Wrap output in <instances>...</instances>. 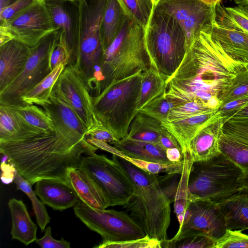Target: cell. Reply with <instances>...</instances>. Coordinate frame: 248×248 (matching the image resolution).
<instances>
[{
	"instance_id": "obj_48",
	"label": "cell",
	"mask_w": 248,
	"mask_h": 248,
	"mask_svg": "<svg viewBox=\"0 0 248 248\" xmlns=\"http://www.w3.org/2000/svg\"><path fill=\"white\" fill-rule=\"evenodd\" d=\"M44 235L36 240V243L42 248H70V243L63 237L60 240L54 239L51 235L50 226L46 228Z\"/></svg>"
},
{
	"instance_id": "obj_21",
	"label": "cell",
	"mask_w": 248,
	"mask_h": 248,
	"mask_svg": "<svg viewBox=\"0 0 248 248\" xmlns=\"http://www.w3.org/2000/svg\"><path fill=\"white\" fill-rule=\"evenodd\" d=\"M51 103L41 107L52 119L55 127L81 138H86L87 129L75 111L61 97L52 92Z\"/></svg>"
},
{
	"instance_id": "obj_3",
	"label": "cell",
	"mask_w": 248,
	"mask_h": 248,
	"mask_svg": "<svg viewBox=\"0 0 248 248\" xmlns=\"http://www.w3.org/2000/svg\"><path fill=\"white\" fill-rule=\"evenodd\" d=\"M119 160L134 182V194L124 206L146 235L163 241L168 239L170 201L160 187L157 175L148 173L129 161Z\"/></svg>"
},
{
	"instance_id": "obj_11",
	"label": "cell",
	"mask_w": 248,
	"mask_h": 248,
	"mask_svg": "<svg viewBox=\"0 0 248 248\" xmlns=\"http://www.w3.org/2000/svg\"><path fill=\"white\" fill-rule=\"evenodd\" d=\"M74 211L89 229L101 235L102 242L131 240L146 235L141 227L125 212L95 208L79 199L74 206Z\"/></svg>"
},
{
	"instance_id": "obj_52",
	"label": "cell",
	"mask_w": 248,
	"mask_h": 248,
	"mask_svg": "<svg viewBox=\"0 0 248 248\" xmlns=\"http://www.w3.org/2000/svg\"><path fill=\"white\" fill-rule=\"evenodd\" d=\"M166 154L168 159L171 163H179L184 159V154L181 149L169 148L166 150Z\"/></svg>"
},
{
	"instance_id": "obj_43",
	"label": "cell",
	"mask_w": 248,
	"mask_h": 248,
	"mask_svg": "<svg viewBox=\"0 0 248 248\" xmlns=\"http://www.w3.org/2000/svg\"><path fill=\"white\" fill-rule=\"evenodd\" d=\"M248 248V235L240 230L227 229L225 233L216 241L214 248Z\"/></svg>"
},
{
	"instance_id": "obj_51",
	"label": "cell",
	"mask_w": 248,
	"mask_h": 248,
	"mask_svg": "<svg viewBox=\"0 0 248 248\" xmlns=\"http://www.w3.org/2000/svg\"><path fill=\"white\" fill-rule=\"evenodd\" d=\"M157 144L165 150L172 148H177L182 150L177 140L169 132L160 137Z\"/></svg>"
},
{
	"instance_id": "obj_17",
	"label": "cell",
	"mask_w": 248,
	"mask_h": 248,
	"mask_svg": "<svg viewBox=\"0 0 248 248\" xmlns=\"http://www.w3.org/2000/svg\"><path fill=\"white\" fill-rule=\"evenodd\" d=\"M52 93L66 102L88 130L102 124L95 114L92 97L88 88L73 67H65L54 86Z\"/></svg>"
},
{
	"instance_id": "obj_27",
	"label": "cell",
	"mask_w": 248,
	"mask_h": 248,
	"mask_svg": "<svg viewBox=\"0 0 248 248\" xmlns=\"http://www.w3.org/2000/svg\"><path fill=\"white\" fill-rule=\"evenodd\" d=\"M217 204L227 229H248V194L238 193Z\"/></svg>"
},
{
	"instance_id": "obj_34",
	"label": "cell",
	"mask_w": 248,
	"mask_h": 248,
	"mask_svg": "<svg viewBox=\"0 0 248 248\" xmlns=\"http://www.w3.org/2000/svg\"><path fill=\"white\" fill-rule=\"evenodd\" d=\"M193 161L187 152L184 153V166L174 201V212L179 227L182 225L185 211L189 203L188 183Z\"/></svg>"
},
{
	"instance_id": "obj_22",
	"label": "cell",
	"mask_w": 248,
	"mask_h": 248,
	"mask_svg": "<svg viewBox=\"0 0 248 248\" xmlns=\"http://www.w3.org/2000/svg\"><path fill=\"white\" fill-rule=\"evenodd\" d=\"M70 186L78 198L91 207L104 209L109 202L93 179L82 169L70 168L67 172Z\"/></svg>"
},
{
	"instance_id": "obj_4",
	"label": "cell",
	"mask_w": 248,
	"mask_h": 248,
	"mask_svg": "<svg viewBox=\"0 0 248 248\" xmlns=\"http://www.w3.org/2000/svg\"><path fill=\"white\" fill-rule=\"evenodd\" d=\"M151 67L145 29L125 16L120 32L104 51L102 93L111 83Z\"/></svg>"
},
{
	"instance_id": "obj_54",
	"label": "cell",
	"mask_w": 248,
	"mask_h": 248,
	"mask_svg": "<svg viewBox=\"0 0 248 248\" xmlns=\"http://www.w3.org/2000/svg\"><path fill=\"white\" fill-rule=\"evenodd\" d=\"M16 0H0V10L12 4Z\"/></svg>"
},
{
	"instance_id": "obj_55",
	"label": "cell",
	"mask_w": 248,
	"mask_h": 248,
	"mask_svg": "<svg viewBox=\"0 0 248 248\" xmlns=\"http://www.w3.org/2000/svg\"><path fill=\"white\" fill-rule=\"evenodd\" d=\"M207 4L215 6L217 3L221 2V0H202Z\"/></svg>"
},
{
	"instance_id": "obj_26",
	"label": "cell",
	"mask_w": 248,
	"mask_h": 248,
	"mask_svg": "<svg viewBox=\"0 0 248 248\" xmlns=\"http://www.w3.org/2000/svg\"><path fill=\"white\" fill-rule=\"evenodd\" d=\"M220 148L221 153L242 170L239 193L248 194V141L223 132Z\"/></svg>"
},
{
	"instance_id": "obj_49",
	"label": "cell",
	"mask_w": 248,
	"mask_h": 248,
	"mask_svg": "<svg viewBox=\"0 0 248 248\" xmlns=\"http://www.w3.org/2000/svg\"><path fill=\"white\" fill-rule=\"evenodd\" d=\"M86 136L89 138L97 140L114 145L119 140L103 124L96 125L88 130Z\"/></svg>"
},
{
	"instance_id": "obj_39",
	"label": "cell",
	"mask_w": 248,
	"mask_h": 248,
	"mask_svg": "<svg viewBox=\"0 0 248 248\" xmlns=\"http://www.w3.org/2000/svg\"><path fill=\"white\" fill-rule=\"evenodd\" d=\"M216 240L201 233L161 242L162 248H214Z\"/></svg>"
},
{
	"instance_id": "obj_15",
	"label": "cell",
	"mask_w": 248,
	"mask_h": 248,
	"mask_svg": "<svg viewBox=\"0 0 248 248\" xmlns=\"http://www.w3.org/2000/svg\"><path fill=\"white\" fill-rule=\"evenodd\" d=\"M226 230L225 221L217 203L208 200H193L189 201L182 225L172 239L203 233L216 240Z\"/></svg>"
},
{
	"instance_id": "obj_46",
	"label": "cell",
	"mask_w": 248,
	"mask_h": 248,
	"mask_svg": "<svg viewBox=\"0 0 248 248\" xmlns=\"http://www.w3.org/2000/svg\"><path fill=\"white\" fill-rule=\"evenodd\" d=\"M179 174H181L166 173V175L163 176L157 174L160 187L171 203L174 201L179 181V180H177V177Z\"/></svg>"
},
{
	"instance_id": "obj_50",
	"label": "cell",
	"mask_w": 248,
	"mask_h": 248,
	"mask_svg": "<svg viewBox=\"0 0 248 248\" xmlns=\"http://www.w3.org/2000/svg\"><path fill=\"white\" fill-rule=\"evenodd\" d=\"M50 66L53 71L62 63L68 64V60L65 49L62 45L58 43L52 51L50 56Z\"/></svg>"
},
{
	"instance_id": "obj_16",
	"label": "cell",
	"mask_w": 248,
	"mask_h": 248,
	"mask_svg": "<svg viewBox=\"0 0 248 248\" xmlns=\"http://www.w3.org/2000/svg\"><path fill=\"white\" fill-rule=\"evenodd\" d=\"M55 28L58 43L66 53L68 64L76 65L78 55L80 11L78 0H45Z\"/></svg>"
},
{
	"instance_id": "obj_45",
	"label": "cell",
	"mask_w": 248,
	"mask_h": 248,
	"mask_svg": "<svg viewBox=\"0 0 248 248\" xmlns=\"http://www.w3.org/2000/svg\"><path fill=\"white\" fill-rule=\"evenodd\" d=\"M248 105V95H247L221 104L217 111L225 123Z\"/></svg>"
},
{
	"instance_id": "obj_1",
	"label": "cell",
	"mask_w": 248,
	"mask_h": 248,
	"mask_svg": "<svg viewBox=\"0 0 248 248\" xmlns=\"http://www.w3.org/2000/svg\"><path fill=\"white\" fill-rule=\"evenodd\" d=\"M208 25L187 48L174 73L167 80L165 96L177 104L194 101L211 109L219 97L248 63L228 55L212 36Z\"/></svg>"
},
{
	"instance_id": "obj_18",
	"label": "cell",
	"mask_w": 248,
	"mask_h": 248,
	"mask_svg": "<svg viewBox=\"0 0 248 248\" xmlns=\"http://www.w3.org/2000/svg\"><path fill=\"white\" fill-rule=\"evenodd\" d=\"M31 48L16 40L0 46V92L23 71L30 57Z\"/></svg>"
},
{
	"instance_id": "obj_20",
	"label": "cell",
	"mask_w": 248,
	"mask_h": 248,
	"mask_svg": "<svg viewBox=\"0 0 248 248\" xmlns=\"http://www.w3.org/2000/svg\"><path fill=\"white\" fill-rule=\"evenodd\" d=\"M34 191L44 204L56 210L62 211L71 208L79 199L70 186L52 179H44L36 182Z\"/></svg>"
},
{
	"instance_id": "obj_2",
	"label": "cell",
	"mask_w": 248,
	"mask_h": 248,
	"mask_svg": "<svg viewBox=\"0 0 248 248\" xmlns=\"http://www.w3.org/2000/svg\"><path fill=\"white\" fill-rule=\"evenodd\" d=\"M98 148L87 140L55 127L25 139L0 141V152L31 186L52 179L70 186L69 168H79L83 158Z\"/></svg>"
},
{
	"instance_id": "obj_30",
	"label": "cell",
	"mask_w": 248,
	"mask_h": 248,
	"mask_svg": "<svg viewBox=\"0 0 248 248\" xmlns=\"http://www.w3.org/2000/svg\"><path fill=\"white\" fill-rule=\"evenodd\" d=\"M125 16L117 0H107L101 26L104 51L120 32Z\"/></svg>"
},
{
	"instance_id": "obj_5",
	"label": "cell",
	"mask_w": 248,
	"mask_h": 248,
	"mask_svg": "<svg viewBox=\"0 0 248 248\" xmlns=\"http://www.w3.org/2000/svg\"><path fill=\"white\" fill-rule=\"evenodd\" d=\"M80 11L79 47L74 68L91 95L97 93L103 81L104 49L101 26L107 0H78Z\"/></svg>"
},
{
	"instance_id": "obj_56",
	"label": "cell",
	"mask_w": 248,
	"mask_h": 248,
	"mask_svg": "<svg viewBox=\"0 0 248 248\" xmlns=\"http://www.w3.org/2000/svg\"><path fill=\"white\" fill-rule=\"evenodd\" d=\"M237 5H241L248 6V0H234Z\"/></svg>"
},
{
	"instance_id": "obj_32",
	"label": "cell",
	"mask_w": 248,
	"mask_h": 248,
	"mask_svg": "<svg viewBox=\"0 0 248 248\" xmlns=\"http://www.w3.org/2000/svg\"><path fill=\"white\" fill-rule=\"evenodd\" d=\"M167 79L155 69L151 67L142 72L137 110L146 106L166 92Z\"/></svg>"
},
{
	"instance_id": "obj_23",
	"label": "cell",
	"mask_w": 248,
	"mask_h": 248,
	"mask_svg": "<svg viewBox=\"0 0 248 248\" xmlns=\"http://www.w3.org/2000/svg\"><path fill=\"white\" fill-rule=\"evenodd\" d=\"M39 133L24 120L14 106L0 103V141L23 139Z\"/></svg>"
},
{
	"instance_id": "obj_47",
	"label": "cell",
	"mask_w": 248,
	"mask_h": 248,
	"mask_svg": "<svg viewBox=\"0 0 248 248\" xmlns=\"http://www.w3.org/2000/svg\"><path fill=\"white\" fill-rule=\"evenodd\" d=\"M33 0H16L0 10V24L7 22L31 4Z\"/></svg>"
},
{
	"instance_id": "obj_58",
	"label": "cell",
	"mask_w": 248,
	"mask_h": 248,
	"mask_svg": "<svg viewBox=\"0 0 248 248\" xmlns=\"http://www.w3.org/2000/svg\"></svg>"
},
{
	"instance_id": "obj_37",
	"label": "cell",
	"mask_w": 248,
	"mask_h": 248,
	"mask_svg": "<svg viewBox=\"0 0 248 248\" xmlns=\"http://www.w3.org/2000/svg\"><path fill=\"white\" fill-rule=\"evenodd\" d=\"M13 181L16 186V189L25 193L31 201L37 222L41 232H44L46 225L50 221V217L47 213L45 204L37 198L35 191L32 189V186L25 180L16 170L15 172Z\"/></svg>"
},
{
	"instance_id": "obj_40",
	"label": "cell",
	"mask_w": 248,
	"mask_h": 248,
	"mask_svg": "<svg viewBox=\"0 0 248 248\" xmlns=\"http://www.w3.org/2000/svg\"><path fill=\"white\" fill-rule=\"evenodd\" d=\"M247 95H248V67L236 76L230 86L220 96L219 101L221 105Z\"/></svg>"
},
{
	"instance_id": "obj_35",
	"label": "cell",
	"mask_w": 248,
	"mask_h": 248,
	"mask_svg": "<svg viewBox=\"0 0 248 248\" xmlns=\"http://www.w3.org/2000/svg\"><path fill=\"white\" fill-rule=\"evenodd\" d=\"M14 107L24 120L39 132H48L55 129L53 121L42 107L35 104Z\"/></svg>"
},
{
	"instance_id": "obj_10",
	"label": "cell",
	"mask_w": 248,
	"mask_h": 248,
	"mask_svg": "<svg viewBox=\"0 0 248 248\" xmlns=\"http://www.w3.org/2000/svg\"><path fill=\"white\" fill-rule=\"evenodd\" d=\"M58 39L59 33L56 31L31 48L30 57L23 71L0 92V103L16 107L24 106L21 97L52 72L50 56L58 43Z\"/></svg>"
},
{
	"instance_id": "obj_25",
	"label": "cell",
	"mask_w": 248,
	"mask_h": 248,
	"mask_svg": "<svg viewBox=\"0 0 248 248\" xmlns=\"http://www.w3.org/2000/svg\"><path fill=\"white\" fill-rule=\"evenodd\" d=\"M8 205L12 216V239L17 240L26 246L36 241L37 227L31 218L23 202L12 198L9 200Z\"/></svg>"
},
{
	"instance_id": "obj_29",
	"label": "cell",
	"mask_w": 248,
	"mask_h": 248,
	"mask_svg": "<svg viewBox=\"0 0 248 248\" xmlns=\"http://www.w3.org/2000/svg\"><path fill=\"white\" fill-rule=\"evenodd\" d=\"M161 123L155 118L138 111L124 138L158 144L160 137L168 133Z\"/></svg>"
},
{
	"instance_id": "obj_44",
	"label": "cell",
	"mask_w": 248,
	"mask_h": 248,
	"mask_svg": "<svg viewBox=\"0 0 248 248\" xmlns=\"http://www.w3.org/2000/svg\"><path fill=\"white\" fill-rule=\"evenodd\" d=\"M223 132L248 141V117L228 119L224 124Z\"/></svg>"
},
{
	"instance_id": "obj_24",
	"label": "cell",
	"mask_w": 248,
	"mask_h": 248,
	"mask_svg": "<svg viewBox=\"0 0 248 248\" xmlns=\"http://www.w3.org/2000/svg\"><path fill=\"white\" fill-rule=\"evenodd\" d=\"M210 30L212 36L228 55L236 61L248 63V33L220 27L215 20Z\"/></svg>"
},
{
	"instance_id": "obj_31",
	"label": "cell",
	"mask_w": 248,
	"mask_h": 248,
	"mask_svg": "<svg viewBox=\"0 0 248 248\" xmlns=\"http://www.w3.org/2000/svg\"><path fill=\"white\" fill-rule=\"evenodd\" d=\"M215 22L220 27L248 33V6L225 7L219 2L215 6Z\"/></svg>"
},
{
	"instance_id": "obj_7",
	"label": "cell",
	"mask_w": 248,
	"mask_h": 248,
	"mask_svg": "<svg viewBox=\"0 0 248 248\" xmlns=\"http://www.w3.org/2000/svg\"><path fill=\"white\" fill-rule=\"evenodd\" d=\"M142 72L110 84L99 95L92 97L97 119L119 140L127 135L137 110Z\"/></svg>"
},
{
	"instance_id": "obj_28",
	"label": "cell",
	"mask_w": 248,
	"mask_h": 248,
	"mask_svg": "<svg viewBox=\"0 0 248 248\" xmlns=\"http://www.w3.org/2000/svg\"><path fill=\"white\" fill-rule=\"evenodd\" d=\"M113 146L130 157L154 162L171 163L167 157L166 150L156 144L124 138Z\"/></svg>"
},
{
	"instance_id": "obj_38",
	"label": "cell",
	"mask_w": 248,
	"mask_h": 248,
	"mask_svg": "<svg viewBox=\"0 0 248 248\" xmlns=\"http://www.w3.org/2000/svg\"><path fill=\"white\" fill-rule=\"evenodd\" d=\"M117 156L129 161L148 173L155 175L160 173L181 174L183 169L184 159L177 163L154 162L130 157L124 155L120 151Z\"/></svg>"
},
{
	"instance_id": "obj_33",
	"label": "cell",
	"mask_w": 248,
	"mask_h": 248,
	"mask_svg": "<svg viewBox=\"0 0 248 248\" xmlns=\"http://www.w3.org/2000/svg\"><path fill=\"white\" fill-rule=\"evenodd\" d=\"M66 65L62 63L36 85L32 89L21 97L24 106L35 104L40 107L49 104L50 97L54 86Z\"/></svg>"
},
{
	"instance_id": "obj_36",
	"label": "cell",
	"mask_w": 248,
	"mask_h": 248,
	"mask_svg": "<svg viewBox=\"0 0 248 248\" xmlns=\"http://www.w3.org/2000/svg\"><path fill=\"white\" fill-rule=\"evenodd\" d=\"M125 15L143 28H146L155 4L153 0H117Z\"/></svg>"
},
{
	"instance_id": "obj_19",
	"label": "cell",
	"mask_w": 248,
	"mask_h": 248,
	"mask_svg": "<svg viewBox=\"0 0 248 248\" xmlns=\"http://www.w3.org/2000/svg\"><path fill=\"white\" fill-rule=\"evenodd\" d=\"M224 122L219 117L202 129L191 140L187 152L193 162L209 159L221 153L220 142Z\"/></svg>"
},
{
	"instance_id": "obj_9",
	"label": "cell",
	"mask_w": 248,
	"mask_h": 248,
	"mask_svg": "<svg viewBox=\"0 0 248 248\" xmlns=\"http://www.w3.org/2000/svg\"><path fill=\"white\" fill-rule=\"evenodd\" d=\"M119 157L111 159L95 153L85 156L79 168L84 170L101 188L109 206H124L134 193L135 186Z\"/></svg>"
},
{
	"instance_id": "obj_12",
	"label": "cell",
	"mask_w": 248,
	"mask_h": 248,
	"mask_svg": "<svg viewBox=\"0 0 248 248\" xmlns=\"http://www.w3.org/2000/svg\"><path fill=\"white\" fill-rule=\"evenodd\" d=\"M56 31L45 0H33L13 18L0 24V46L16 40L32 47Z\"/></svg>"
},
{
	"instance_id": "obj_6",
	"label": "cell",
	"mask_w": 248,
	"mask_h": 248,
	"mask_svg": "<svg viewBox=\"0 0 248 248\" xmlns=\"http://www.w3.org/2000/svg\"><path fill=\"white\" fill-rule=\"evenodd\" d=\"M145 43L151 67L167 80L186 52V37L182 28L173 16L154 8L145 29Z\"/></svg>"
},
{
	"instance_id": "obj_14",
	"label": "cell",
	"mask_w": 248,
	"mask_h": 248,
	"mask_svg": "<svg viewBox=\"0 0 248 248\" xmlns=\"http://www.w3.org/2000/svg\"><path fill=\"white\" fill-rule=\"evenodd\" d=\"M154 8L179 23L186 35V49L201 31L215 20V6L202 0H160Z\"/></svg>"
},
{
	"instance_id": "obj_57",
	"label": "cell",
	"mask_w": 248,
	"mask_h": 248,
	"mask_svg": "<svg viewBox=\"0 0 248 248\" xmlns=\"http://www.w3.org/2000/svg\"><path fill=\"white\" fill-rule=\"evenodd\" d=\"M155 5L160 0H153Z\"/></svg>"
},
{
	"instance_id": "obj_53",
	"label": "cell",
	"mask_w": 248,
	"mask_h": 248,
	"mask_svg": "<svg viewBox=\"0 0 248 248\" xmlns=\"http://www.w3.org/2000/svg\"><path fill=\"white\" fill-rule=\"evenodd\" d=\"M232 117H248V105L235 113Z\"/></svg>"
},
{
	"instance_id": "obj_42",
	"label": "cell",
	"mask_w": 248,
	"mask_h": 248,
	"mask_svg": "<svg viewBox=\"0 0 248 248\" xmlns=\"http://www.w3.org/2000/svg\"><path fill=\"white\" fill-rule=\"evenodd\" d=\"M95 248H162L161 241L145 235L144 237L116 242H102Z\"/></svg>"
},
{
	"instance_id": "obj_41",
	"label": "cell",
	"mask_w": 248,
	"mask_h": 248,
	"mask_svg": "<svg viewBox=\"0 0 248 248\" xmlns=\"http://www.w3.org/2000/svg\"><path fill=\"white\" fill-rule=\"evenodd\" d=\"M177 104L167 98L165 93L138 111L151 116L161 123L165 121L170 110Z\"/></svg>"
},
{
	"instance_id": "obj_8",
	"label": "cell",
	"mask_w": 248,
	"mask_h": 248,
	"mask_svg": "<svg viewBox=\"0 0 248 248\" xmlns=\"http://www.w3.org/2000/svg\"><path fill=\"white\" fill-rule=\"evenodd\" d=\"M243 172L221 153L209 159L194 162L189 174V200L221 202L240 192Z\"/></svg>"
},
{
	"instance_id": "obj_13",
	"label": "cell",
	"mask_w": 248,
	"mask_h": 248,
	"mask_svg": "<svg viewBox=\"0 0 248 248\" xmlns=\"http://www.w3.org/2000/svg\"><path fill=\"white\" fill-rule=\"evenodd\" d=\"M217 110L209 109L194 101L180 103L170 110L166 120L161 124L175 138L184 154L193 138L205 126L221 117Z\"/></svg>"
}]
</instances>
